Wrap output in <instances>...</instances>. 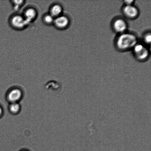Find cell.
<instances>
[{"mask_svg": "<svg viewBox=\"0 0 151 151\" xmlns=\"http://www.w3.org/2000/svg\"><path fill=\"white\" fill-rule=\"evenodd\" d=\"M12 2L13 7L15 9L17 10L19 9L23 5L24 1H12Z\"/></svg>", "mask_w": 151, "mask_h": 151, "instance_id": "12", "label": "cell"}, {"mask_svg": "<svg viewBox=\"0 0 151 151\" xmlns=\"http://www.w3.org/2000/svg\"><path fill=\"white\" fill-rule=\"evenodd\" d=\"M10 24L16 29H22L27 26L28 24L23 16L16 14L13 16L10 20Z\"/></svg>", "mask_w": 151, "mask_h": 151, "instance_id": "5", "label": "cell"}, {"mask_svg": "<svg viewBox=\"0 0 151 151\" xmlns=\"http://www.w3.org/2000/svg\"><path fill=\"white\" fill-rule=\"evenodd\" d=\"M135 1L133 0H128V1H124V5H131L134 4Z\"/></svg>", "mask_w": 151, "mask_h": 151, "instance_id": "14", "label": "cell"}, {"mask_svg": "<svg viewBox=\"0 0 151 151\" xmlns=\"http://www.w3.org/2000/svg\"><path fill=\"white\" fill-rule=\"evenodd\" d=\"M21 151H28V150H22Z\"/></svg>", "mask_w": 151, "mask_h": 151, "instance_id": "16", "label": "cell"}, {"mask_svg": "<svg viewBox=\"0 0 151 151\" xmlns=\"http://www.w3.org/2000/svg\"><path fill=\"white\" fill-rule=\"evenodd\" d=\"M112 24L113 30L119 35L127 32L128 24L123 19L118 18L115 19Z\"/></svg>", "mask_w": 151, "mask_h": 151, "instance_id": "4", "label": "cell"}, {"mask_svg": "<svg viewBox=\"0 0 151 151\" xmlns=\"http://www.w3.org/2000/svg\"><path fill=\"white\" fill-rule=\"evenodd\" d=\"M133 53L136 58L140 61H145L149 58L150 52L147 45L137 43L133 48Z\"/></svg>", "mask_w": 151, "mask_h": 151, "instance_id": "2", "label": "cell"}, {"mask_svg": "<svg viewBox=\"0 0 151 151\" xmlns=\"http://www.w3.org/2000/svg\"><path fill=\"white\" fill-rule=\"evenodd\" d=\"M63 8L61 5L58 4H54L50 9V14L55 19L62 15Z\"/></svg>", "mask_w": 151, "mask_h": 151, "instance_id": "9", "label": "cell"}, {"mask_svg": "<svg viewBox=\"0 0 151 151\" xmlns=\"http://www.w3.org/2000/svg\"><path fill=\"white\" fill-rule=\"evenodd\" d=\"M122 13L125 17L127 18L133 19L138 17L139 10L135 6L124 5L122 9Z\"/></svg>", "mask_w": 151, "mask_h": 151, "instance_id": "6", "label": "cell"}, {"mask_svg": "<svg viewBox=\"0 0 151 151\" xmlns=\"http://www.w3.org/2000/svg\"><path fill=\"white\" fill-rule=\"evenodd\" d=\"M143 41L146 45L150 44L151 41V35L150 33H147L145 34L143 37Z\"/></svg>", "mask_w": 151, "mask_h": 151, "instance_id": "13", "label": "cell"}, {"mask_svg": "<svg viewBox=\"0 0 151 151\" xmlns=\"http://www.w3.org/2000/svg\"><path fill=\"white\" fill-rule=\"evenodd\" d=\"M55 18L51 14H47L44 15L43 17V21L45 24L50 25L54 24Z\"/></svg>", "mask_w": 151, "mask_h": 151, "instance_id": "11", "label": "cell"}, {"mask_svg": "<svg viewBox=\"0 0 151 151\" xmlns=\"http://www.w3.org/2000/svg\"><path fill=\"white\" fill-rule=\"evenodd\" d=\"M4 109L3 106L0 104V119L2 118L4 115Z\"/></svg>", "mask_w": 151, "mask_h": 151, "instance_id": "15", "label": "cell"}, {"mask_svg": "<svg viewBox=\"0 0 151 151\" xmlns=\"http://www.w3.org/2000/svg\"><path fill=\"white\" fill-rule=\"evenodd\" d=\"M54 24L59 29H65L70 24V20L67 16L61 15L55 19Z\"/></svg>", "mask_w": 151, "mask_h": 151, "instance_id": "7", "label": "cell"}, {"mask_svg": "<svg viewBox=\"0 0 151 151\" xmlns=\"http://www.w3.org/2000/svg\"><path fill=\"white\" fill-rule=\"evenodd\" d=\"M37 15V12L35 9L30 7L25 10L23 16L27 23L29 24L35 20Z\"/></svg>", "mask_w": 151, "mask_h": 151, "instance_id": "8", "label": "cell"}, {"mask_svg": "<svg viewBox=\"0 0 151 151\" xmlns=\"http://www.w3.org/2000/svg\"><path fill=\"white\" fill-rule=\"evenodd\" d=\"M9 112L13 115H17L21 110V106L19 103H10L8 106Z\"/></svg>", "mask_w": 151, "mask_h": 151, "instance_id": "10", "label": "cell"}, {"mask_svg": "<svg viewBox=\"0 0 151 151\" xmlns=\"http://www.w3.org/2000/svg\"><path fill=\"white\" fill-rule=\"evenodd\" d=\"M138 42L135 35L127 32L118 35L115 40V45L119 51H125L132 50Z\"/></svg>", "mask_w": 151, "mask_h": 151, "instance_id": "1", "label": "cell"}, {"mask_svg": "<svg viewBox=\"0 0 151 151\" xmlns=\"http://www.w3.org/2000/svg\"><path fill=\"white\" fill-rule=\"evenodd\" d=\"M23 96V91L20 88L16 87L10 88L6 95V100L9 104L19 103Z\"/></svg>", "mask_w": 151, "mask_h": 151, "instance_id": "3", "label": "cell"}]
</instances>
